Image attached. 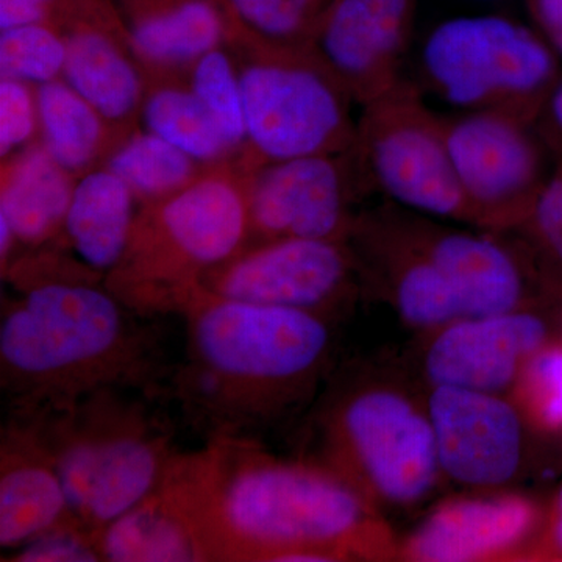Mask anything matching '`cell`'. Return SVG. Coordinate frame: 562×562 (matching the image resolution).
<instances>
[{"mask_svg":"<svg viewBox=\"0 0 562 562\" xmlns=\"http://www.w3.org/2000/svg\"><path fill=\"white\" fill-rule=\"evenodd\" d=\"M162 490L188 517L205 561L361 557L382 538L371 502L330 468L277 460L257 441L220 439L179 454Z\"/></svg>","mask_w":562,"mask_h":562,"instance_id":"6da1fadb","label":"cell"},{"mask_svg":"<svg viewBox=\"0 0 562 562\" xmlns=\"http://www.w3.org/2000/svg\"><path fill=\"white\" fill-rule=\"evenodd\" d=\"M179 314L187 347L162 395L205 442L257 441L313 386L331 346L321 314L202 288Z\"/></svg>","mask_w":562,"mask_h":562,"instance_id":"7a4b0ae2","label":"cell"},{"mask_svg":"<svg viewBox=\"0 0 562 562\" xmlns=\"http://www.w3.org/2000/svg\"><path fill=\"white\" fill-rule=\"evenodd\" d=\"M144 319L109 286L31 284L0 321V384L11 413L65 409L106 390L161 397L171 369Z\"/></svg>","mask_w":562,"mask_h":562,"instance_id":"3957f363","label":"cell"},{"mask_svg":"<svg viewBox=\"0 0 562 562\" xmlns=\"http://www.w3.org/2000/svg\"><path fill=\"white\" fill-rule=\"evenodd\" d=\"M139 391L106 390L65 409L11 413L50 454L74 519L95 535L160 490L180 453Z\"/></svg>","mask_w":562,"mask_h":562,"instance_id":"277c9868","label":"cell"},{"mask_svg":"<svg viewBox=\"0 0 562 562\" xmlns=\"http://www.w3.org/2000/svg\"><path fill=\"white\" fill-rule=\"evenodd\" d=\"M249 228V201L231 180L191 181L166 201L150 227L136 222L106 286L143 316L180 313L203 279L236 257Z\"/></svg>","mask_w":562,"mask_h":562,"instance_id":"5b68a950","label":"cell"},{"mask_svg":"<svg viewBox=\"0 0 562 562\" xmlns=\"http://www.w3.org/2000/svg\"><path fill=\"white\" fill-rule=\"evenodd\" d=\"M422 72L462 111L494 110L532 122L557 85L552 50L508 18H453L425 40Z\"/></svg>","mask_w":562,"mask_h":562,"instance_id":"8992f818","label":"cell"},{"mask_svg":"<svg viewBox=\"0 0 562 562\" xmlns=\"http://www.w3.org/2000/svg\"><path fill=\"white\" fill-rule=\"evenodd\" d=\"M328 442L330 469L390 505L424 501L442 472L428 413L397 391L372 387L339 403L328 419Z\"/></svg>","mask_w":562,"mask_h":562,"instance_id":"52a82bcc","label":"cell"},{"mask_svg":"<svg viewBox=\"0 0 562 562\" xmlns=\"http://www.w3.org/2000/svg\"><path fill=\"white\" fill-rule=\"evenodd\" d=\"M355 147L369 179L398 205L475 224L447 147L443 117L412 85L403 81L364 105Z\"/></svg>","mask_w":562,"mask_h":562,"instance_id":"ba28073f","label":"cell"},{"mask_svg":"<svg viewBox=\"0 0 562 562\" xmlns=\"http://www.w3.org/2000/svg\"><path fill=\"white\" fill-rule=\"evenodd\" d=\"M255 63L241 74L247 139L269 162L355 146L341 85L312 52Z\"/></svg>","mask_w":562,"mask_h":562,"instance_id":"9c48e42d","label":"cell"},{"mask_svg":"<svg viewBox=\"0 0 562 562\" xmlns=\"http://www.w3.org/2000/svg\"><path fill=\"white\" fill-rule=\"evenodd\" d=\"M531 122L503 111L443 117V133L475 224L508 227L527 217L543 181Z\"/></svg>","mask_w":562,"mask_h":562,"instance_id":"30bf717a","label":"cell"},{"mask_svg":"<svg viewBox=\"0 0 562 562\" xmlns=\"http://www.w3.org/2000/svg\"><path fill=\"white\" fill-rule=\"evenodd\" d=\"M413 18L414 0H331L310 52L364 106L405 81Z\"/></svg>","mask_w":562,"mask_h":562,"instance_id":"8fae6325","label":"cell"},{"mask_svg":"<svg viewBox=\"0 0 562 562\" xmlns=\"http://www.w3.org/2000/svg\"><path fill=\"white\" fill-rule=\"evenodd\" d=\"M350 260L333 239H272L211 271L201 288L232 301L321 314L346 290Z\"/></svg>","mask_w":562,"mask_h":562,"instance_id":"7c38bea8","label":"cell"},{"mask_svg":"<svg viewBox=\"0 0 562 562\" xmlns=\"http://www.w3.org/2000/svg\"><path fill=\"white\" fill-rule=\"evenodd\" d=\"M441 471L476 487L508 483L522 461V420L498 394L432 387L427 406Z\"/></svg>","mask_w":562,"mask_h":562,"instance_id":"4fadbf2b","label":"cell"},{"mask_svg":"<svg viewBox=\"0 0 562 562\" xmlns=\"http://www.w3.org/2000/svg\"><path fill=\"white\" fill-rule=\"evenodd\" d=\"M546 325L532 314L512 312L465 317L443 327L425 357L432 386L483 392L508 390L546 341Z\"/></svg>","mask_w":562,"mask_h":562,"instance_id":"5bb4252c","label":"cell"},{"mask_svg":"<svg viewBox=\"0 0 562 562\" xmlns=\"http://www.w3.org/2000/svg\"><path fill=\"white\" fill-rule=\"evenodd\" d=\"M250 228L268 241L283 238L339 241L347 225V190L333 155L269 165L247 195Z\"/></svg>","mask_w":562,"mask_h":562,"instance_id":"9a60e30c","label":"cell"},{"mask_svg":"<svg viewBox=\"0 0 562 562\" xmlns=\"http://www.w3.org/2000/svg\"><path fill=\"white\" fill-rule=\"evenodd\" d=\"M539 520L520 495L458 498L436 508L406 542V557L422 562L486 560L527 541Z\"/></svg>","mask_w":562,"mask_h":562,"instance_id":"2e32d148","label":"cell"},{"mask_svg":"<svg viewBox=\"0 0 562 562\" xmlns=\"http://www.w3.org/2000/svg\"><path fill=\"white\" fill-rule=\"evenodd\" d=\"M72 520L50 454L31 425L10 416L0 446V547L14 552Z\"/></svg>","mask_w":562,"mask_h":562,"instance_id":"e0dca14e","label":"cell"},{"mask_svg":"<svg viewBox=\"0 0 562 562\" xmlns=\"http://www.w3.org/2000/svg\"><path fill=\"white\" fill-rule=\"evenodd\" d=\"M420 249L443 273L465 317L516 312L522 301V271L497 239L468 232L428 236Z\"/></svg>","mask_w":562,"mask_h":562,"instance_id":"ac0fdd59","label":"cell"},{"mask_svg":"<svg viewBox=\"0 0 562 562\" xmlns=\"http://www.w3.org/2000/svg\"><path fill=\"white\" fill-rule=\"evenodd\" d=\"M135 192L110 169L76 183L63 231L88 269L110 273L121 265L135 232Z\"/></svg>","mask_w":562,"mask_h":562,"instance_id":"d6986e66","label":"cell"},{"mask_svg":"<svg viewBox=\"0 0 562 562\" xmlns=\"http://www.w3.org/2000/svg\"><path fill=\"white\" fill-rule=\"evenodd\" d=\"M102 561H205L194 528L162 487L94 535Z\"/></svg>","mask_w":562,"mask_h":562,"instance_id":"ffe728a7","label":"cell"},{"mask_svg":"<svg viewBox=\"0 0 562 562\" xmlns=\"http://www.w3.org/2000/svg\"><path fill=\"white\" fill-rule=\"evenodd\" d=\"M76 184L46 147H32L10 166L2 183L0 217L16 243L40 244L61 231Z\"/></svg>","mask_w":562,"mask_h":562,"instance_id":"44dd1931","label":"cell"},{"mask_svg":"<svg viewBox=\"0 0 562 562\" xmlns=\"http://www.w3.org/2000/svg\"><path fill=\"white\" fill-rule=\"evenodd\" d=\"M63 77L103 120H124L138 105V72L102 33L80 31L66 40Z\"/></svg>","mask_w":562,"mask_h":562,"instance_id":"7402d4cb","label":"cell"},{"mask_svg":"<svg viewBox=\"0 0 562 562\" xmlns=\"http://www.w3.org/2000/svg\"><path fill=\"white\" fill-rule=\"evenodd\" d=\"M224 25L205 0H188L162 13L144 18L132 31L133 49L157 65L198 61L217 49Z\"/></svg>","mask_w":562,"mask_h":562,"instance_id":"603a6c76","label":"cell"},{"mask_svg":"<svg viewBox=\"0 0 562 562\" xmlns=\"http://www.w3.org/2000/svg\"><path fill=\"white\" fill-rule=\"evenodd\" d=\"M38 122L44 147L68 172L87 168L102 139L101 114L66 81L40 85Z\"/></svg>","mask_w":562,"mask_h":562,"instance_id":"cb8c5ba5","label":"cell"},{"mask_svg":"<svg viewBox=\"0 0 562 562\" xmlns=\"http://www.w3.org/2000/svg\"><path fill=\"white\" fill-rule=\"evenodd\" d=\"M147 131L169 140L195 161H211L233 149L217 122L194 92L165 88L144 109Z\"/></svg>","mask_w":562,"mask_h":562,"instance_id":"d4e9b609","label":"cell"},{"mask_svg":"<svg viewBox=\"0 0 562 562\" xmlns=\"http://www.w3.org/2000/svg\"><path fill=\"white\" fill-rule=\"evenodd\" d=\"M194 161L169 140L147 132L127 140L111 157L109 169L135 194L171 198L191 183Z\"/></svg>","mask_w":562,"mask_h":562,"instance_id":"484cf974","label":"cell"},{"mask_svg":"<svg viewBox=\"0 0 562 562\" xmlns=\"http://www.w3.org/2000/svg\"><path fill=\"white\" fill-rule=\"evenodd\" d=\"M394 291L398 312L414 327L443 328L464 319L452 286L420 246L403 261Z\"/></svg>","mask_w":562,"mask_h":562,"instance_id":"4316f807","label":"cell"},{"mask_svg":"<svg viewBox=\"0 0 562 562\" xmlns=\"http://www.w3.org/2000/svg\"><path fill=\"white\" fill-rule=\"evenodd\" d=\"M66 41L46 25L7 29L0 35V72L24 83H49L63 76Z\"/></svg>","mask_w":562,"mask_h":562,"instance_id":"83f0119b","label":"cell"},{"mask_svg":"<svg viewBox=\"0 0 562 562\" xmlns=\"http://www.w3.org/2000/svg\"><path fill=\"white\" fill-rule=\"evenodd\" d=\"M191 91L209 110L233 147L247 139L241 76L236 74L224 52L211 50L195 61Z\"/></svg>","mask_w":562,"mask_h":562,"instance_id":"f1b7e54d","label":"cell"},{"mask_svg":"<svg viewBox=\"0 0 562 562\" xmlns=\"http://www.w3.org/2000/svg\"><path fill=\"white\" fill-rule=\"evenodd\" d=\"M236 14L258 35L297 46L303 38L312 40L321 21L324 0H232Z\"/></svg>","mask_w":562,"mask_h":562,"instance_id":"f546056e","label":"cell"},{"mask_svg":"<svg viewBox=\"0 0 562 562\" xmlns=\"http://www.w3.org/2000/svg\"><path fill=\"white\" fill-rule=\"evenodd\" d=\"M520 395L531 419L546 430L562 428V347H541L519 376Z\"/></svg>","mask_w":562,"mask_h":562,"instance_id":"4dcf8cb0","label":"cell"},{"mask_svg":"<svg viewBox=\"0 0 562 562\" xmlns=\"http://www.w3.org/2000/svg\"><path fill=\"white\" fill-rule=\"evenodd\" d=\"M9 561L92 562L102 561V558L94 535L72 520L14 550Z\"/></svg>","mask_w":562,"mask_h":562,"instance_id":"1f68e13d","label":"cell"},{"mask_svg":"<svg viewBox=\"0 0 562 562\" xmlns=\"http://www.w3.org/2000/svg\"><path fill=\"white\" fill-rule=\"evenodd\" d=\"M38 121V103L27 83L0 80V154L7 157L32 138Z\"/></svg>","mask_w":562,"mask_h":562,"instance_id":"d6a6232c","label":"cell"},{"mask_svg":"<svg viewBox=\"0 0 562 562\" xmlns=\"http://www.w3.org/2000/svg\"><path fill=\"white\" fill-rule=\"evenodd\" d=\"M547 249L562 262V169L543 181L527 217Z\"/></svg>","mask_w":562,"mask_h":562,"instance_id":"836d02e7","label":"cell"},{"mask_svg":"<svg viewBox=\"0 0 562 562\" xmlns=\"http://www.w3.org/2000/svg\"><path fill=\"white\" fill-rule=\"evenodd\" d=\"M54 0H0V29L38 24Z\"/></svg>","mask_w":562,"mask_h":562,"instance_id":"e575fe53","label":"cell"},{"mask_svg":"<svg viewBox=\"0 0 562 562\" xmlns=\"http://www.w3.org/2000/svg\"><path fill=\"white\" fill-rule=\"evenodd\" d=\"M530 3L543 35L562 55V0H530Z\"/></svg>","mask_w":562,"mask_h":562,"instance_id":"d590c367","label":"cell"},{"mask_svg":"<svg viewBox=\"0 0 562 562\" xmlns=\"http://www.w3.org/2000/svg\"><path fill=\"white\" fill-rule=\"evenodd\" d=\"M546 102H549L550 116H552L554 127L562 133V80L557 81Z\"/></svg>","mask_w":562,"mask_h":562,"instance_id":"8d00e7d4","label":"cell"},{"mask_svg":"<svg viewBox=\"0 0 562 562\" xmlns=\"http://www.w3.org/2000/svg\"><path fill=\"white\" fill-rule=\"evenodd\" d=\"M552 542L554 549L562 553V487L558 495L557 505H554L552 517Z\"/></svg>","mask_w":562,"mask_h":562,"instance_id":"74e56055","label":"cell"},{"mask_svg":"<svg viewBox=\"0 0 562 562\" xmlns=\"http://www.w3.org/2000/svg\"><path fill=\"white\" fill-rule=\"evenodd\" d=\"M483 2H491V0H483Z\"/></svg>","mask_w":562,"mask_h":562,"instance_id":"f35d334b","label":"cell"}]
</instances>
